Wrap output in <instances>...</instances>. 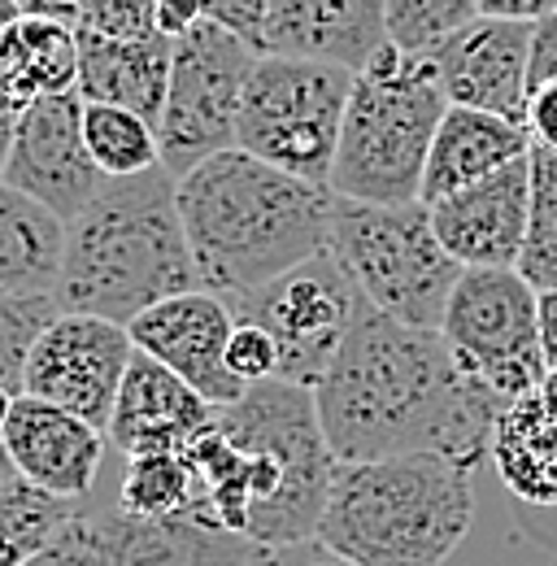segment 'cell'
I'll return each mask as SVG.
<instances>
[{
	"label": "cell",
	"instance_id": "6da1fadb",
	"mask_svg": "<svg viewBox=\"0 0 557 566\" xmlns=\"http://www.w3.org/2000/svg\"><path fill=\"white\" fill-rule=\"evenodd\" d=\"M336 462L440 453L475 471L505 397L471 375L440 327H410L366 301L314 388Z\"/></svg>",
	"mask_w": 557,
	"mask_h": 566
},
{
	"label": "cell",
	"instance_id": "7a4b0ae2",
	"mask_svg": "<svg viewBox=\"0 0 557 566\" xmlns=\"http://www.w3.org/2000/svg\"><path fill=\"white\" fill-rule=\"evenodd\" d=\"M332 210L327 184L287 175L244 148H222L179 179L201 283L227 301L327 253Z\"/></svg>",
	"mask_w": 557,
	"mask_h": 566
},
{
	"label": "cell",
	"instance_id": "3957f363",
	"mask_svg": "<svg viewBox=\"0 0 557 566\" xmlns=\"http://www.w3.org/2000/svg\"><path fill=\"white\" fill-rule=\"evenodd\" d=\"M206 287L179 213V179L166 166L109 179L66 222L53 301L62 314H96L132 327L144 310Z\"/></svg>",
	"mask_w": 557,
	"mask_h": 566
},
{
	"label": "cell",
	"instance_id": "277c9868",
	"mask_svg": "<svg viewBox=\"0 0 557 566\" xmlns=\"http://www.w3.org/2000/svg\"><path fill=\"white\" fill-rule=\"evenodd\" d=\"M471 475L440 453L336 462L318 541L357 566H440L471 532Z\"/></svg>",
	"mask_w": 557,
	"mask_h": 566
},
{
	"label": "cell",
	"instance_id": "5b68a950",
	"mask_svg": "<svg viewBox=\"0 0 557 566\" xmlns=\"http://www.w3.org/2000/svg\"><path fill=\"white\" fill-rule=\"evenodd\" d=\"M218 427L249 462V527L258 545H292L318 536L336 453L305 384L266 379L218 410Z\"/></svg>",
	"mask_w": 557,
	"mask_h": 566
},
{
	"label": "cell",
	"instance_id": "8992f818",
	"mask_svg": "<svg viewBox=\"0 0 557 566\" xmlns=\"http://www.w3.org/2000/svg\"><path fill=\"white\" fill-rule=\"evenodd\" d=\"M449 96L427 53L388 44L353 78L332 192L370 206H422V175Z\"/></svg>",
	"mask_w": 557,
	"mask_h": 566
},
{
	"label": "cell",
	"instance_id": "52a82bcc",
	"mask_svg": "<svg viewBox=\"0 0 557 566\" xmlns=\"http://www.w3.org/2000/svg\"><path fill=\"white\" fill-rule=\"evenodd\" d=\"M327 253L375 310L410 327H440L462 280V262L440 244L427 206H370L336 197Z\"/></svg>",
	"mask_w": 557,
	"mask_h": 566
},
{
	"label": "cell",
	"instance_id": "ba28073f",
	"mask_svg": "<svg viewBox=\"0 0 557 566\" xmlns=\"http://www.w3.org/2000/svg\"><path fill=\"white\" fill-rule=\"evenodd\" d=\"M353 78L336 62L258 53L240 101L235 148L332 188Z\"/></svg>",
	"mask_w": 557,
	"mask_h": 566
},
{
	"label": "cell",
	"instance_id": "9c48e42d",
	"mask_svg": "<svg viewBox=\"0 0 557 566\" xmlns=\"http://www.w3.org/2000/svg\"><path fill=\"white\" fill-rule=\"evenodd\" d=\"M253 62H258V44L213 18L175 35L170 87L157 118L161 166L175 179H183L213 153L235 148L240 101Z\"/></svg>",
	"mask_w": 557,
	"mask_h": 566
},
{
	"label": "cell",
	"instance_id": "30bf717a",
	"mask_svg": "<svg viewBox=\"0 0 557 566\" xmlns=\"http://www.w3.org/2000/svg\"><path fill=\"white\" fill-rule=\"evenodd\" d=\"M536 296L518 271H462L440 323L458 361L505 401L536 392L549 375Z\"/></svg>",
	"mask_w": 557,
	"mask_h": 566
},
{
	"label": "cell",
	"instance_id": "8fae6325",
	"mask_svg": "<svg viewBox=\"0 0 557 566\" xmlns=\"http://www.w3.org/2000/svg\"><path fill=\"white\" fill-rule=\"evenodd\" d=\"M240 323H258L278 345V379L318 388L332 357L340 354L357 314L366 310L361 287L348 280L332 253H318L278 280L227 301Z\"/></svg>",
	"mask_w": 557,
	"mask_h": 566
},
{
	"label": "cell",
	"instance_id": "7c38bea8",
	"mask_svg": "<svg viewBox=\"0 0 557 566\" xmlns=\"http://www.w3.org/2000/svg\"><path fill=\"white\" fill-rule=\"evenodd\" d=\"M132 357L136 340L123 323L96 314H57L31 345L22 392L53 401L105 431Z\"/></svg>",
	"mask_w": 557,
	"mask_h": 566
},
{
	"label": "cell",
	"instance_id": "4fadbf2b",
	"mask_svg": "<svg viewBox=\"0 0 557 566\" xmlns=\"http://www.w3.org/2000/svg\"><path fill=\"white\" fill-rule=\"evenodd\" d=\"M4 184L22 197L40 201L62 222L78 218L92 206V197L109 184V175L96 166L87 136H83V96L62 92L49 101H35L18 114Z\"/></svg>",
	"mask_w": 557,
	"mask_h": 566
},
{
	"label": "cell",
	"instance_id": "5bb4252c",
	"mask_svg": "<svg viewBox=\"0 0 557 566\" xmlns=\"http://www.w3.org/2000/svg\"><path fill=\"white\" fill-rule=\"evenodd\" d=\"M127 332H132L136 349L157 357L175 375H183L218 410L249 392L227 370V345H231V332H235V314H231L227 296H218L209 287L179 292V296L157 301L153 310H144Z\"/></svg>",
	"mask_w": 557,
	"mask_h": 566
},
{
	"label": "cell",
	"instance_id": "9a60e30c",
	"mask_svg": "<svg viewBox=\"0 0 557 566\" xmlns=\"http://www.w3.org/2000/svg\"><path fill=\"white\" fill-rule=\"evenodd\" d=\"M440 244L462 271H518L532 213V153L480 184L427 206Z\"/></svg>",
	"mask_w": 557,
	"mask_h": 566
},
{
	"label": "cell",
	"instance_id": "2e32d148",
	"mask_svg": "<svg viewBox=\"0 0 557 566\" xmlns=\"http://www.w3.org/2000/svg\"><path fill=\"white\" fill-rule=\"evenodd\" d=\"M435 78L449 105H471L523 123L527 109V66H532V22L475 18L431 53Z\"/></svg>",
	"mask_w": 557,
	"mask_h": 566
},
{
	"label": "cell",
	"instance_id": "e0dca14e",
	"mask_svg": "<svg viewBox=\"0 0 557 566\" xmlns=\"http://www.w3.org/2000/svg\"><path fill=\"white\" fill-rule=\"evenodd\" d=\"M0 440L22 480L62 501H87L96 489L101 462L109 453V436L101 427L31 392L13 397Z\"/></svg>",
	"mask_w": 557,
	"mask_h": 566
},
{
	"label": "cell",
	"instance_id": "ac0fdd59",
	"mask_svg": "<svg viewBox=\"0 0 557 566\" xmlns=\"http://www.w3.org/2000/svg\"><path fill=\"white\" fill-rule=\"evenodd\" d=\"M213 423H218V406L209 397H201L183 375H175L157 357L136 349L105 436L109 449H118L123 458L188 453Z\"/></svg>",
	"mask_w": 557,
	"mask_h": 566
},
{
	"label": "cell",
	"instance_id": "d6986e66",
	"mask_svg": "<svg viewBox=\"0 0 557 566\" xmlns=\"http://www.w3.org/2000/svg\"><path fill=\"white\" fill-rule=\"evenodd\" d=\"M388 4L383 0H266L258 53L336 62L366 71L388 49Z\"/></svg>",
	"mask_w": 557,
	"mask_h": 566
},
{
	"label": "cell",
	"instance_id": "ffe728a7",
	"mask_svg": "<svg viewBox=\"0 0 557 566\" xmlns=\"http://www.w3.org/2000/svg\"><path fill=\"white\" fill-rule=\"evenodd\" d=\"M105 566H249L258 541L227 532L201 510L139 518L114 505H87Z\"/></svg>",
	"mask_w": 557,
	"mask_h": 566
},
{
	"label": "cell",
	"instance_id": "44dd1931",
	"mask_svg": "<svg viewBox=\"0 0 557 566\" xmlns=\"http://www.w3.org/2000/svg\"><path fill=\"white\" fill-rule=\"evenodd\" d=\"M532 153V136L523 123L471 109V105H449L440 118V132L431 140L427 175H422V206H435L487 175L514 166L518 157Z\"/></svg>",
	"mask_w": 557,
	"mask_h": 566
},
{
	"label": "cell",
	"instance_id": "7402d4cb",
	"mask_svg": "<svg viewBox=\"0 0 557 566\" xmlns=\"http://www.w3.org/2000/svg\"><path fill=\"white\" fill-rule=\"evenodd\" d=\"M170 53L175 40L161 31L144 40H114L78 27V96L127 105L157 127L170 87Z\"/></svg>",
	"mask_w": 557,
	"mask_h": 566
},
{
	"label": "cell",
	"instance_id": "603a6c76",
	"mask_svg": "<svg viewBox=\"0 0 557 566\" xmlns=\"http://www.w3.org/2000/svg\"><path fill=\"white\" fill-rule=\"evenodd\" d=\"M0 92L18 109L78 92V27L62 18L18 13L0 31Z\"/></svg>",
	"mask_w": 557,
	"mask_h": 566
},
{
	"label": "cell",
	"instance_id": "cb8c5ba5",
	"mask_svg": "<svg viewBox=\"0 0 557 566\" xmlns=\"http://www.w3.org/2000/svg\"><path fill=\"white\" fill-rule=\"evenodd\" d=\"M492 467L501 484L532 510H557V415L527 392L505 406L492 431Z\"/></svg>",
	"mask_w": 557,
	"mask_h": 566
},
{
	"label": "cell",
	"instance_id": "d4e9b609",
	"mask_svg": "<svg viewBox=\"0 0 557 566\" xmlns=\"http://www.w3.org/2000/svg\"><path fill=\"white\" fill-rule=\"evenodd\" d=\"M66 253V222L0 184V292H53Z\"/></svg>",
	"mask_w": 557,
	"mask_h": 566
},
{
	"label": "cell",
	"instance_id": "484cf974",
	"mask_svg": "<svg viewBox=\"0 0 557 566\" xmlns=\"http://www.w3.org/2000/svg\"><path fill=\"white\" fill-rule=\"evenodd\" d=\"M83 136H87L96 166L109 179H127V175H144V170L161 166L157 127L127 105L83 101Z\"/></svg>",
	"mask_w": 557,
	"mask_h": 566
},
{
	"label": "cell",
	"instance_id": "4316f807",
	"mask_svg": "<svg viewBox=\"0 0 557 566\" xmlns=\"http://www.w3.org/2000/svg\"><path fill=\"white\" fill-rule=\"evenodd\" d=\"M83 501H62V496L35 489L31 480H13L0 489V566H22L35 558Z\"/></svg>",
	"mask_w": 557,
	"mask_h": 566
},
{
	"label": "cell",
	"instance_id": "83f0119b",
	"mask_svg": "<svg viewBox=\"0 0 557 566\" xmlns=\"http://www.w3.org/2000/svg\"><path fill=\"white\" fill-rule=\"evenodd\" d=\"M197 505V475L188 453H136L118 480V510L139 518H170Z\"/></svg>",
	"mask_w": 557,
	"mask_h": 566
},
{
	"label": "cell",
	"instance_id": "f1b7e54d",
	"mask_svg": "<svg viewBox=\"0 0 557 566\" xmlns=\"http://www.w3.org/2000/svg\"><path fill=\"white\" fill-rule=\"evenodd\" d=\"M518 275L536 292L557 287V153L532 148V213Z\"/></svg>",
	"mask_w": 557,
	"mask_h": 566
},
{
	"label": "cell",
	"instance_id": "f546056e",
	"mask_svg": "<svg viewBox=\"0 0 557 566\" xmlns=\"http://www.w3.org/2000/svg\"><path fill=\"white\" fill-rule=\"evenodd\" d=\"M53 292H0V384L22 392V370L40 332L57 318Z\"/></svg>",
	"mask_w": 557,
	"mask_h": 566
},
{
	"label": "cell",
	"instance_id": "4dcf8cb0",
	"mask_svg": "<svg viewBox=\"0 0 557 566\" xmlns=\"http://www.w3.org/2000/svg\"><path fill=\"white\" fill-rule=\"evenodd\" d=\"M388 40L406 53H431L480 18V0H383Z\"/></svg>",
	"mask_w": 557,
	"mask_h": 566
},
{
	"label": "cell",
	"instance_id": "1f68e13d",
	"mask_svg": "<svg viewBox=\"0 0 557 566\" xmlns=\"http://www.w3.org/2000/svg\"><path fill=\"white\" fill-rule=\"evenodd\" d=\"M78 27L114 40H144L157 35V9L153 0H83Z\"/></svg>",
	"mask_w": 557,
	"mask_h": 566
},
{
	"label": "cell",
	"instance_id": "d6a6232c",
	"mask_svg": "<svg viewBox=\"0 0 557 566\" xmlns=\"http://www.w3.org/2000/svg\"><path fill=\"white\" fill-rule=\"evenodd\" d=\"M227 370L253 388V384H266L278 379V345L271 332H262L258 323H240L235 318V332H231V345H227Z\"/></svg>",
	"mask_w": 557,
	"mask_h": 566
},
{
	"label": "cell",
	"instance_id": "836d02e7",
	"mask_svg": "<svg viewBox=\"0 0 557 566\" xmlns=\"http://www.w3.org/2000/svg\"><path fill=\"white\" fill-rule=\"evenodd\" d=\"M92 496L74 510L66 527L22 566H105V554H101V541H96V527H92Z\"/></svg>",
	"mask_w": 557,
	"mask_h": 566
},
{
	"label": "cell",
	"instance_id": "e575fe53",
	"mask_svg": "<svg viewBox=\"0 0 557 566\" xmlns=\"http://www.w3.org/2000/svg\"><path fill=\"white\" fill-rule=\"evenodd\" d=\"M249 566H357L345 554H336L327 541L309 536V541H292V545H258Z\"/></svg>",
	"mask_w": 557,
	"mask_h": 566
},
{
	"label": "cell",
	"instance_id": "d590c367",
	"mask_svg": "<svg viewBox=\"0 0 557 566\" xmlns=\"http://www.w3.org/2000/svg\"><path fill=\"white\" fill-rule=\"evenodd\" d=\"M523 127H527V136H532V148L557 153V78H549V83H540V87L527 92Z\"/></svg>",
	"mask_w": 557,
	"mask_h": 566
},
{
	"label": "cell",
	"instance_id": "8d00e7d4",
	"mask_svg": "<svg viewBox=\"0 0 557 566\" xmlns=\"http://www.w3.org/2000/svg\"><path fill=\"white\" fill-rule=\"evenodd\" d=\"M557 78V9L532 22V66H527V92Z\"/></svg>",
	"mask_w": 557,
	"mask_h": 566
},
{
	"label": "cell",
	"instance_id": "74e56055",
	"mask_svg": "<svg viewBox=\"0 0 557 566\" xmlns=\"http://www.w3.org/2000/svg\"><path fill=\"white\" fill-rule=\"evenodd\" d=\"M262 13H266V0H209V18L240 31L253 44H258V31H262Z\"/></svg>",
	"mask_w": 557,
	"mask_h": 566
},
{
	"label": "cell",
	"instance_id": "f35d334b",
	"mask_svg": "<svg viewBox=\"0 0 557 566\" xmlns=\"http://www.w3.org/2000/svg\"><path fill=\"white\" fill-rule=\"evenodd\" d=\"M153 9H157V31L170 40L209 18V0H153Z\"/></svg>",
	"mask_w": 557,
	"mask_h": 566
},
{
	"label": "cell",
	"instance_id": "ab89813d",
	"mask_svg": "<svg viewBox=\"0 0 557 566\" xmlns=\"http://www.w3.org/2000/svg\"><path fill=\"white\" fill-rule=\"evenodd\" d=\"M557 0H480L484 18H509V22H536L545 13H554Z\"/></svg>",
	"mask_w": 557,
	"mask_h": 566
},
{
	"label": "cell",
	"instance_id": "60d3db41",
	"mask_svg": "<svg viewBox=\"0 0 557 566\" xmlns=\"http://www.w3.org/2000/svg\"><path fill=\"white\" fill-rule=\"evenodd\" d=\"M536 314H540V349L549 370H557V287H545L536 296Z\"/></svg>",
	"mask_w": 557,
	"mask_h": 566
},
{
	"label": "cell",
	"instance_id": "b9f144b4",
	"mask_svg": "<svg viewBox=\"0 0 557 566\" xmlns=\"http://www.w3.org/2000/svg\"><path fill=\"white\" fill-rule=\"evenodd\" d=\"M22 13H40V18H62V22H74L78 27V9L83 0H18Z\"/></svg>",
	"mask_w": 557,
	"mask_h": 566
},
{
	"label": "cell",
	"instance_id": "7bdbcfd3",
	"mask_svg": "<svg viewBox=\"0 0 557 566\" xmlns=\"http://www.w3.org/2000/svg\"><path fill=\"white\" fill-rule=\"evenodd\" d=\"M18 105L0 92V184H4V161H9V144H13V127H18Z\"/></svg>",
	"mask_w": 557,
	"mask_h": 566
},
{
	"label": "cell",
	"instance_id": "ee69618b",
	"mask_svg": "<svg viewBox=\"0 0 557 566\" xmlns=\"http://www.w3.org/2000/svg\"><path fill=\"white\" fill-rule=\"evenodd\" d=\"M536 392H540V401H545V406L557 415V370H549V375H545V384H540Z\"/></svg>",
	"mask_w": 557,
	"mask_h": 566
},
{
	"label": "cell",
	"instance_id": "f6af8a7d",
	"mask_svg": "<svg viewBox=\"0 0 557 566\" xmlns=\"http://www.w3.org/2000/svg\"><path fill=\"white\" fill-rule=\"evenodd\" d=\"M13 480H18V467H13V458H9V449H4V440H0V489L13 484Z\"/></svg>",
	"mask_w": 557,
	"mask_h": 566
},
{
	"label": "cell",
	"instance_id": "bcb514c9",
	"mask_svg": "<svg viewBox=\"0 0 557 566\" xmlns=\"http://www.w3.org/2000/svg\"><path fill=\"white\" fill-rule=\"evenodd\" d=\"M18 13H22V9H18V0H0V31H4V27H9Z\"/></svg>",
	"mask_w": 557,
	"mask_h": 566
},
{
	"label": "cell",
	"instance_id": "7dc6e473",
	"mask_svg": "<svg viewBox=\"0 0 557 566\" xmlns=\"http://www.w3.org/2000/svg\"><path fill=\"white\" fill-rule=\"evenodd\" d=\"M13 397H18V392H9V388L0 384V431H4V419H9V410H13Z\"/></svg>",
	"mask_w": 557,
	"mask_h": 566
},
{
	"label": "cell",
	"instance_id": "c3c4849f",
	"mask_svg": "<svg viewBox=\"0 0 557 566\" xmlns=\"http://www.w3.org/2000/svg\"><path fill=\"white\" fill-rule=\"evenodd\" d=\"M540 566H557V554H549V558H545Z\"/></svg>",
	"mask_w": 557,
	"mask_h": 566
}]
</instances>
